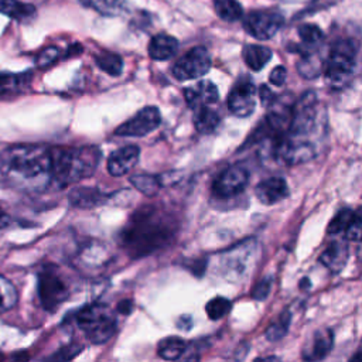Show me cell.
<instances>
[{
    "label": "cell",
    "instance_id": "cell-1",
    "mask_svg": "<svg viewBox=\"0 0 362 362\" xmlns=\"http://www.w3.org/2000/svg\"><path fill=\"white\" fill-rule=\"evenodd\" d=\"M51 149L39 144H17L0 155V175L21 191H43L53 183Z\"/></svg>",
    "mask_w": 362,
    "mask_h": 362
},
{
    "label": "cell",
    "instance_id": "cell-2",
    "mask_svg": "<svg viewBox=\"0 0 362 362\" xmlns=\"http://www.w3.org/2000/svg\"><path fill=\"white\" fill-rule=\"evenodd\" d=\"M175 231L177 224L170 216L158 208L146 207L132 217L120 240L133 258H142L167 247Z\"/></svg>",
    "mask_w": 362,
    "mask_h": 362
},
{
    "label": "cell",
    "instance_id": "cell-3",
    "mask_svg": "<svg viewBox=\"0 0 362 362\" xmlns=\"http://www.w3.org/2000/svg\"><path fill=\"white\" fill-rule=\"evenodd\" d=\"M102 153L95 146L51 149V177L58 187H66L93 175Z\"/></svg>",
    "mask_w": 362,
    "mask_h": 362
},
{
    "label": "cell",
    "instance_id": "cell-4",
    "mask_svg": "<svg viewBox=\"0 0 362 362\" xmlns=\"http://www.w3.org/2000/svg\"><path fill=\"white\" fill-rule=\"evenodd\" d=\"M77 324L93 344L108 343L116 333L117 321L113 312L102 303L88 305L77 314Z\"/></svg>",
    "mask_w": 362,
    "mask_h": 362
},
{
    "label": "cell",
    "instance_id": "cell-5",
    "mask_svg": "<svg viewBox=\"0 0 362 362\" xmlns=\"http://www.w3.org/2000/svg\"><path fill=\"white\" fill-rule=\"evenodd\" d=\"M356 46L352 40H340L330 51L325 66V81L333 89L345 88L355 74Z\"/></svg>",
    "mask_w": 362,
    "mask_h": 362
},
{
    "label": "cell",
    "instance_id": "cell-6",
    "mask_svg": "<svg viewBox=\"0 0 362 362\" xmlns=\"http://www.w3.org/2000/svg\"><path fill=\"white\" fill-rule=\"evenodd\" d=\"M318 124V99L313 90H309V93L301 95L300 99L293 104L287 135L310 140V136L317 132Z\"/></svg>",
    "mask_w": 362,
    "mask_h": 362
},
{
    "label": "cell",
    "instance_id": "cell-7",
    "mask_svg": "<svg viewBox=\"0 0 362 362\" xmlns=\"http://www.w3.org/2000/svg\"><path fill=\"white\" fill-rule=\"evenodd\" d=\"M258 244L255 239H247L231 248L221 259L224 278L231 282H239L247 278L251 265L256 258Z\"/></svg>",
    "mask_w": 362,
    "mask_h": 362
},
{
    "label": "cell",
    "instance_id": "cell-8",
    "mask_svg": "<svg viewBox=\"0 0 362 362\" xmlns=\"http://www.w3.org/2000/svg\"><path fill=\"white\" fill-rule=\"evenodd\" d=\"M39 297L47 312H54L70 297L67 282L54 266H47L39 274Z\"/></svg>",
    "mask_w": 362,
    "mask_h": 362
},
{
    "label": "cell",
    "instance_id": "cell-9",
    "mask_svg": "<svg viewBox=\"0 0 362 362\" xmlns=\"http://www.w3.org/2000/svg\"><path fill=\"white\" fill-rule=\"evenodd\" d=\"M213 61H211V55L205 47H194L187 54L181 57L173 67V75L178 81H190L198 79L204 77Z\"/></svg>",
    "mask_w": 362,
    "mask_h": 362
},
{
    "label": "cell",
    "instance_id": "cell-10",
    "mask_svg": "<svg viewBox=\"0 0 362 362\" xmlns=\"http://www.w3.org/2000/svg\"><path fill=\"white\" fill-rule=\"evenodd\" d=\"M162 124V115L156 106H146L132 119L120 125L115 135L120 137H143L155 132Z\"/></svg>",
    "mask_w": 362,
    "mask_h": 362
},
{
    "label": "cell",
    "instance_id": "cell-11",
    "mask_svg": "<svg viewBox=\"0 0 362 362\" xmlns=\"http://www.w3.org/2000/svg\"><path fill=\"white\" fill-rule=\"evenodd\" d=\"M285 19L276 10H255L245 17L247 33L258 40H270L283 26Z\"/></svg>",
    "mask_w": 362,
    "mask_h": 362
},
{
    "label": "cell",
    "instance_id": "cell-12",
    "mask_svg": "<svg viewBox=\"0 0 362 362\" xmlns=\"http://www.w3.org/2000/svg\"><path fill=\"white\" fill-rule=\"evenodd\" d=\"M228 109L238 117H248L256 109V88L251 78L239 79L228 95Z\"/></svg>",
    "mask_w": 362,
    "mask_h": 362
},
{
    "label": "cell",
    "instance_id": "cell-13",
    "mask_svg": "<svg viewBox=\"0 0 362 362\" xmlns=\"http://www.w3.org/2000/svg\"><path fill=\"white\" fill-rule=\"evenodd\" d=\"M249 183V171L245 167L232 166L224 170L213 184V193L218 198H232L242 193Z\"/></svg>",
    "mask_w": 362,
    "mask_h": 362
},
{
    "label": "cell",
    "instance_id": "cell-14",
    "mask_svg": "<svg viewBox=\"0 0 362 362\" xmlns=\"http://www.w3.org/2000/svg\"><path fill=\"white\" fill-rule=\"evenodd\" d=\"M184 97H186L187 105L193 111L197 108H202V106H213L220 99L217 85L208 79L198 81L193 86L186 88Z\"/></svg>",
    "mask_w": 362,
    "mask_h": 362
},
{
    "label": "cell",
    "instance_id": "cell-15",
    "mask_svg": "<svg viewBox=\"0 0 362 362\" xmlns=\"http://www.w3.org/2000/svg\"><path fill=\"white\" fill-rule=\"evenodd\" d=\"M140 156L139 146L129 144L125 147H120L109 156L108 159V171L113 177H122L128 174L133 167H136Z\"/></svg>",
    "mask_w": 362,
    "mask_h": 362
},
{
    "label": "cell",
    "instance_id": "cell-16",
    "mask_svg": "<svg viewBox=\"0 0 362 362\" xmlns=\"http://www.w3.org/2000/svg\"><path fill=\"white\" fill-rule=\"evenodd\" d=\"M334 345V334L328 328L316 331L301 352V356L306 361H321L324 359Z\"/></svg>",
    "mask_w": 362,
    "mask_h": 362
},
{
    "label": "cell",
    "instance_id": "cell-17",
    "mask_svg": "<svg viewBox=\"0 0 362 362\" xmlns=\"http://www.w3.org/2000/svg\"><path fill=\"white\" fill-rule=\"evenodd\" d=\"M256 198L265 205H274L279 201L287 198L289 186L283 177H272L262 183H259L255 189Z\"/></svg>",
    "mask_w": 362,
    "mask_h": 362
},
{
    "label": "cell",
    "instance_id": "cell-18",
    "mask_svg": "<svg viewBox=\"0 0 362 362\" xmlns=\"http://www.w3.org/2000/svg\"><path fill=\"white\" fill-rule=\"evenodd\" d=\"M350 256V248L344 240H333L328 244L325 251L320 255V262L331 272V274H341L347 265Z\"/></svg>",
    "mask_w": 362,
    "mask_h": 362
},
{
    "label": "cell",
    "instance_id": "cell-19",
    "mask_svg": "<svg viewBox=\"0 0 362 362\" xmlns=\"http://www.w3.org/2000/svg\"><path fill=\"white\" fill-rule=\"evenodd\" d=\"M108 198L109 196L104 194L99 189L95 187H78L74 189L68 196L71 205L78 208H95L102 205Z\"/></svg>",
    "mask_w": 362,
    "mask_h": 362
},
{
    "label": "cell",
    "instance_id": "cell-20",
    "mask_svg": "<svg viewBox=\"0 0 362 362\" xmlns=\"http://www.w3.org/2000/svg\"><path fill=\"white\" fill-rule=\"evenodd\" d=\"M178 51V41L169 35H158L149 44V55L155 61H167Z\"/></svg>",
    "mask_w": 362,
    "mask_h": 362
},
{
    "label": "cell",
    "instance_id": "cell-21",
    "mask_svg": "<svg viewBox=\"0 0 362 362\" xmlns=\"http://www.w3.org/2000/svg\"><path fill=\"white\" fill-rule=\"evenodd\" d=\"M193 122L198 133L213 135L221 125V116L211 106H202L193 111Z\"/></svg>",
    "mask_w": 362,
    "mask_h": 362
},
{
    "label": "cell",
    "instance_id": "cell-22",
    "mask_svg": "<svg viewBox=\"0 0 362 362\" xmlns=\"http://www.w3.org/2000/svg\"><path fill=\"white\" fill-rule=\"evenodd\" d=\"M32 74H0V99H9L28 86Z\"/></svg>",
    "mask_w": 362,
    "mask_h": 362
},
{
    "label": "cell",
    "instance_id": "cell-23",
    "mask_svg": "<svg viewBox=\"0 0 362 362\" xmlns=\"http://www.w3.org/2000/svg\"><path fill=\"white\" fill-rule=\"evenodd\" d=\"M0 13L13 20L27 21L36 16V8L20 0H0Z\"/></svg>",
    "mask_w": 362,
    "mask_h": 362
},
{
    "label": "cell",
    "instance_id": "cell-24",
    "mask_svg": "<svg viewBox=\"0 0 362 362\" xmlns=\"http://www.w3.org/2000/svg\"><path fill=\"white\" fill-rule=\"evenodd\" d=\"M272 55H274L272 54V50L263 46L249 44L244 48V59L252 71L263 70L266 64L270 61Z\"/></svg>",
    "mask_w": 362,
    "mask_h": 362
},
{
    "label": "cell",
    "instance_id": "cell-25",
    "mask_svg": "<svg viewBox=\"0 0 362 362\" xmlns=\"http://www.w3.org/2000/svg\"><path fill=\"white\" fill-rule=\"evenodd\" d=\"M187 344L180 337H167L158 345V354L166 361H177L184 355Z\"/></svg>",
    "mask_w": 362,
    "mask_h": 362
},
{
    "label": "cell",
    "instance_id": "cell-26",
    "mask_svg": "<svg viewBox=\"0 0 362 362\" xmlns=\"http://www.w3.org/2000/svg\"><path fill=\"white\" fill-rule=\"evenodd\" d=\"M297 70H298V74L303 78L314 79L323 71L321 58L314 51L313 53H306L303 55V58L300 59V63L297 64Z\"/></svg>",
    "mask_w": 362,
    "mask_h": 362
},
{
    "label": "cell",
    "instance_id": "cell-27",
    "mask_svg": "<svg viewBox=\"0 0 362 362\" xmlns=\"http://www.w3.org/2000/svg\"><path fill=\"white\" fill-rule=\"evenodd\" d=\"M131 183L136 187L137 191L143 193L147 197H153L159 193L163 187L160 175H149V174H139L131 178Z\"/></svg>",
    "mask_w": 362,
    "mask_h": 362
},
{
    "label": "cell",
    "instance_id": "cell-28",
    "mask_svg": "<svg viewBox=\"0 0 362 362\" xmlns=\"http://www.w3.org/2000/svg\"><path fill=\"white\" fill-rule=\"evenodd\" d=\"M298 37L301 40V44L306 48V53H313L314 48L320 47L324 35L316 24H303L298 28Z\"/></svg>",
    "mask_w": 362,
    "mask_h": 362
},
{
    "label": "cell",
    "instance_id": "cell-29",
    "mask_svg": "<svg viewBox=\"0 0 362 362\" xmlns=\"http://www.w3.org/2000/svg\"><path fill=\"white\" fill-rule=\"evenodd\" d=\"M97 66L111 77H119L124 71V59L113 53H101L97 55Z\"/></svg>",
    "mask_w": 362,
    "mask_h": 362
},
{
    "label": "cell",
    "instance_id": "cell-30",
    "mask_svg": "<svg viewBox=\"0 0 362 362\" xmlns=\"http://www.w3.org/2000/svg\"><path fill=\"white\" fill-rule=\"evenodd\" d=\"M216 12L225 21H236L244 16V9L236 0H216Z\"/></svg>",
    "mask_w": 362,
    "mask_h": 362
},
{
    "label": "cell",
    "instance_id": "cell-31",
    "mask_svg": "<svg viewBox=\"0 0 362 362\" xmlns=\"http://www.w3.org/2000/svg\"><path fill=\"white\" fill-rule=\"evenodd\" d=\"M17 298L19 297L15 286L8 279L0 276V314L13 309L17 303Z\"/></svg>",
    "mask_w": 362,
    "mask_h": 362
},
{
    "label": "cell",
    "instance_id": "cell-32",
    "mask_svg": "<svg viewBox=\"0 0 362 362\" xmlns=\"http://www.w3.org/2000/svg\"><path fill=\"white\" fill-rule=\"evenodd\" d=\"M292 323V313L289 310H286L285 313L280 314V317L272 324L267 330H266V339L269 341H279L282 340L289 331Z\"/></svg>",
    "mask_w": 362,
    "mask_h": 362
},
{
    "label": "cell",
    "instance_id": "cell-33",
    "mask_svg": "<svg viewBox=\"0 0 362 362\" xmlns=\"http://www.w3.org/2000/svg\"><path fill=\"white\" fill-rule=\"evenodd\" d=\"M232 309V303L225 297H216L209 300L205 306V313L211 320H221Z\"/></svg>",
    "mask_w": 362,
    "mask_h": 362
},
{
    "label": "cell",
    "instance_id": "cell-34",
    "mask_svg": "<svg viewBox=\"0 0 362 362\" xmlns=\"http://www.w3.org/2000/svg\"><path fill=\"white\" fill-rule=\"evenodd\" d=\"M88 5L105 16H117L124 12L120 0H88Z\"/></svg>",
    "mask_w": 362,
    "mask_h": 362
},
{
    "label": "cell",
    "instance_id": "cell-35",
    "mask_svg": "<svg viewBox=\"0 0 362 362\" xmlns=\"http://www.w3.org/2000/svg\"><path fill=\"white\" fill-rule=\"evenodd\" d=\"M352 216H354L352 209H350V208H343L341 211H339L337 216L333 218V221L330 222L327 232H328L330 235H337V234H340V232H344L345 228L348 227Z\"/></svg>",
    "mask_w": 362,
    "mask_h": 362
},
{
    "label": "cell",
    "instance_id": "cell-36",
    "mask_svg": "<svg viewBox=\"0 0 362 362\" xmlns=\"http://www.w3.org/2000/svg\"><path fill=\"white\" fill-rule=\"evenodd\" d=\"M59 54H61V51H59L58 47H47L44 48L39 57H37V67L39 68H48L50 66H53L57 59L59 58Z\"/></svg>",
    "mask_w": 362,
    "mask_h": 362
},
{
    "label": "cell",
    "instance_id": "cell-37",
    "mask_svg": "<svg viewBox=\"0 0 362 362\" xmlns=\"http://www.w3.org/2000/svg\"><path fill=\"white\" fill-rule=\"evenodd\" d=\"M361 227H362V222H361V214H359V209H358L356 213H354L348 227L344 231L345 238L351 239V240H359L361 239Z\"/></svg>",
    "mask_w": 362,
    "mask_h": 362
},
{
    "label": "cell",
    "instance_id": "cell-38",
    "mask_svg": "<svg viewBox=\"0 0 362 362\" xmlns=\"http://www.w3.org/2000/svg\"><path fill=\"white\" fill-rule=\"evenodd\" d=\"M272 285H274V279L270 276L263 278L252 290V297L255 300H266L270 290H272Z\"/></svg>",
    "mask_w": 362,
    "mask_h": 362
},
{
    "label": "cell",
    "instance_id": "cell-39",
    "mask_svg": "<svg viewBox=\"0 0 362 362\" xmlns=\"http://www.w3.org/2000/svg\"><path fill=\"white\" fill-rule=\"evenodd\" d=\"M286 77H287V71L285 67L279 66L276 67L274 71L270 73V77H269V81L274 84L275 86H282L286 81Z\"/></svg>",
    "mask_w": 362,
    "mask_h": 362
},
{
    "label": "cell",
    "instance_id": "cell-40",
    "mask_svg": "<svg viewBox=\"0 0 362 362\" xmlns=\"http://www.w3.org/2000/svg\"><path fill=\"white\" fill-rule=\"evenodd\" d=\"M82 350V347L79 345H74V347H70V348H66L63 351H59L58 354H55L53 358L54 359H73L77 354H79Z\"/></svg>",
    "mask_w": 362,
    "mask_h": 362
},
{
    "label": "cell",
    "instance_id": "cell-41",
    "mask_svg": "<svg viewBox=\"0 0 362 362\" xmlns=\"http://www.w3.org/2000/svg\"><path fill=\"white\" fill-rule=\"evenodd\" d=\"M259 97H260V101L263 104V106H269L272 102H274L276 98L274 95V93L269 89L267 85H262L260 89H259Z\"/></svg>",
    "mask_w": 362,
    "mask_h": 362
},
{
    "label": "cell",
    "instance_id": "cell-42",
    "mask_svg": "<svg viewBox=\"0 0 362 362\" xmlns=\"http://www.w3.org/2000/svg\"><path fill=\"white\" fill-rule=\"evenodd\" d=\"M117 313L124 314V316H129L132 312H133V303L132 300H120L117 303V307H116Z\"/></svg>",
    "mask_w": 362,
    "mask_h": 362
},
{
    "label": "cell",
    "instance_id": "cell-43",
    "mask_svg": "<svg viewBox=\"0 0 362 362\" xmlns=\"http://www.w3.org/2000/svg\"><path fill=\"white\" fill-rule=\"evenodd\" d=\"M191 324H193V321H191V317H190V316H183V317L180 318V321L177 323V325H178L180 328H183V330H186V331L190 330Z\"/></svg>",
    "mask_w": 362,
    "mask_h": 362
},
{
    "label": "cell",
    "instance_id": "cell-44",
    "mask_svg": "<svg viewBox=\"0 0 362 362\" xmlns=\"http://www.w3.org/2000/svg\"><path fill=\"white\" fill-rule=\"evenodd\" d=\"M3 221H5V214H3V211H2V208H0V225H2V224H3Z\"/></svg>",
    "mask_w": 362,
    "mask_h": 362
}]
</instances>
